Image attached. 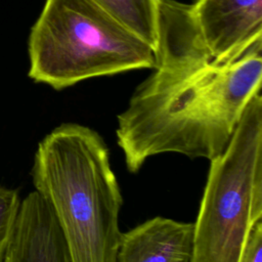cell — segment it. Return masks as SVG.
I'll list each match as a JSON object with an SVG mask.
<instances>
[{
	"label": "cell",
	"instance_id": "9",
	"mask_svg": "<svg viewBox=\"0 0 262 262\" xmlns=\"http://www.w3.org/2000/svg\"><path fill=\"white\" fill-rule=\"evenodd\" d=\"M19 205L20 200L16 190L0 186V262L4 260Z\"/></svg>",
	"mask_w": 262,
	"mask_h": 262
},
{
	"label": "cell",
	"instance_id": "8",
	"mask_svg": "<svg viewBox=\"0 0 262 262\" xmlns=\"http://www.w3.org/2000/svg\"><path fill=\"white\" fill-rule=\"evenodd\" d=\"M154 50L159 43L160 0H94Z\"/></svg>",
	"mask_w": 262,
	"mask_h": 262
},
{
	"label": "cell",
	"instance_id": "7",
	"mask_svg": "<svg viewBox=\"0 0 262 262\" xmlns=\"http://www.w3.org/2000/svg\"><path fill=\"white\" fill-rule=\"evenodd\" d=\"M193 223L154 217L122 233L116 262H191Z\"/></svg>",
	"mask_w": 262,
	"mask_h": 262
},
{
	"label": "cell",
	"instance_id": "10",
	"mask_svg": "<svg viewBox=\"0 0 262 262\" xmlns=\"http://www.w3.org/2000/svg\"><path fill=\"white\" fill-rule=\"evenodd\" d=\"M262 253V219L257 221L247 238L238 262H261Z\"/></svg>",
	"mask_w": 262,
	"mask_h": 262
},
{
	"label": "cell",
	"instance_id": "6",
	"mask_svg": "<svg viewBox=\"0 0 262 262\" xmlns=\"http://www.w3.org/2000/svg\"><path fill=\"white\" fill-rule=\"evenodd\" d=\"M3 262H72L52 209L36 190L20 201Z\"/></svg>",
	"mask_w": 262,
	"mask_h": 262
},
{
	"label": "cell",
	"instance_id": "1",
	"mask_svg": "<svg viewBox=\"0 0 262 262\" xmlns=\"http://www.w3.org/2000/svg\"><path fill=\"white\" fill-rule=\"evenodd\" d=\"M154 72L118 116L127 169L160 154L213 160L228 145L253 94L261 90L262 39L224 61L201 45L188 5L160 0Z\"/></svg>",
	"mask_w": 262,
	"mask_h": 262
},
{
	"label": "cell",
	"instance_id": "4",
	"mask_svg": "<svg viewBox=\"0 0 262 262\" xmlns=\"http://www.w3.org/2000/svg\"><path fill=\"white\" fill-rule=\"evenodd\" d=\"M262 219V96L252 95L210 169L194 225L191 262H238Z\"/></svg>",
	"mask_w": 262,
	"mask_h": 262
},
{
	"label": "cell",
	"instance_id": "3",
	"mask_svg": "<svg viewBox=\"0 0 262 262\" xmlns=\"http://www.w3.org/2000/svg\"><path fill=\"white\" fill-rule=\"evenodd\" d=\"M29 56V77L56 90L156 62L154 48L94 0H46Z\"/></svg>",
	"mask_w": 262,
	"mask_h": 262
},
{
	"label": "cell",
	"instance_id": "2",
	"mask_svg": "<svg viewBox=\"0 0 262 262\" xmlns=\"http://www.w3.org/2000/svg\"><path fill=\"white\" fill-rule=\"evenodd\" d=\"M31 174L72 262H116L123 196L103 138L87 126L63 123L39 142Z\"/></svg>",
	"mask_w": 262,
	"mask_h": 262
},
{
	"label": "cell",
	"instance_id": "5",
	"mask_svg": "<svg viewBox=\"0 0 262 262\" xmlns=\"http://www.w3.org/2000/svg\"><path fill=\"white\" fill-rule=\"evenodd\" d=\"M188 8L201 45L217 61L262 39V0H196Z\"/></svg>",
	"mask_w": 262,
	"mask_h": 262
}]
</instances>
